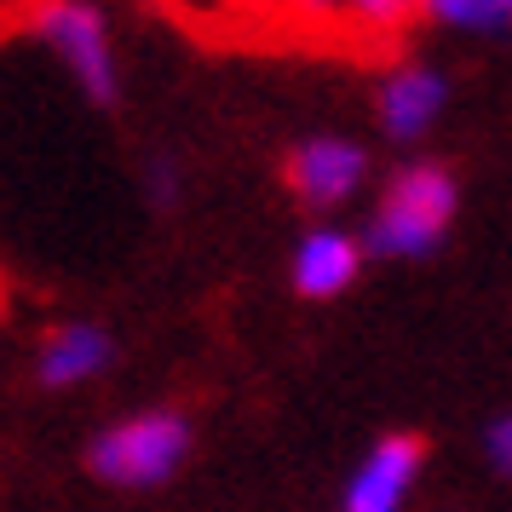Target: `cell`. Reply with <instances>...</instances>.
Here are the masks:
<instances>
[{
    "label": "cell",
    "instance_id": "9c48e42d",
    "mask_svg": "<svg viewBox=\"0 0 512 512\" xmlns=\"http://www.w3.org/2000/svg\"><path fill=\"white\" fill-rule=\"evenodd\" d=\"M420 12H426V18H438V24H449V29H478V35L512 24L495 0H420Z\"/></svg>",
    "mask_w": 512,
    "mask_h": 512
},
{
    "label": "cell",
    "instance_id": "52a82bcc",
    "mask_svg": "<svg viewBox=\"0 0 512 512\" xmlns=\"http://www.w3.org/2000/svg\"><path fill=\"white\" fill-rule=\"evenodd\" d=\"M363 271V242L351 231H305L300 248H294V294L305 300H334V294H346L351 282Z\"/></svg>",
    "mask_w": 512,
    "mask_h": 512
},
{
    "label": "cell",
    "instance_id": "30bf717a",
    "mask_svg": "<svg viewBox=\"0 0 512 512\" xmlns=\"http://www.w3.org/2000/svg\"><path fill=\"white\" fill-rule=\"evenodd\" d=\"M346 12H357L363 24H374V29H403L409 18L420 12V0H340Z\"/></svg>",
    "mask_w": 512,
    "mask_h": 512
},
{
    "label": "cell",
    "instance_id": "3957f363",
    "mask_svg": "<svg viewBox=\"0 0 512 512\" xmlns=\"http://www.w3.org/2000/svg\"><path fill=\"white\" fill-rule=\"evenodd\" d=\"M35 35L47 41L64 70L75 75V87L93 98L98 110H110L121 98V64H116V47H110V24L93 0H41L35 6Z\"/></svg>",
    "mask_w": 512,
    "mask_h": 512
},
{
    "label": "cell",
    "instance_id": "ba28073f",
    "mask_svg": "<svg viewBox=\"0 0 512 512\" xmlns=\"http://www.w3.org/2000/svg\"><path fill=\"white\" fill-rule=\"evenodd\" d=\"M110 357H116V340H110L98 323H64V328H52L47 340H41L35 374H41V386L58 392V386H81V380L104 374Z\"/></svg>",
    "mask_w": 512,
    "mask_h": 512
},
{
    "label": "cell",
    "instance_id": "4fadbf2b",
    "mask_svg": "<svg viewBox=\"0 0 512 512\" xmlns=\"http://www.w3.org/2000/svg\"><path fill=\"white\" fill-rule=\"evenodd\" d=\"M495 6H501V12H507V18H512V0H495Z\"/></svg>",
    "mask_w": 512,
    "mask_h": 512
},
{
    "label": "cell",
    "instance_id": "6da1fadb",
    "mask_svg": "<svg viewBox=\"0 0 512 512\" xmlns=\"http://www.w3.org/2000/svg\"><path fill=\"white\" fill-rule=\"evenodd\" d=\"M449 225H455V179H449V167L415 162L386 185V202L374 208L369 231H363V254L420 259L438 248Z\"/></svg>",
    "mask_w": 512,
    "mask_h": 512
},
{
    "label": "cell",
    "instance_id": "8992f818",
    "mask_svg": "<svg viewBox=\"0 0 512 512\" xmlns=\"http://www.w3.org/2000/svg\"><path fill=\"white\" fill-rule=\"evenodd\" d=\"M443 104H449V81L438 70H426V64H409V70L380 81V127L397 144L426 139V127L438 121Z\"/></svg>",
    "mask_w": 512,
    "mask_h": 512
},
{
    "label": "cell",
    "instance_id": "7c38bea8",
    "mask_svg": "<svg viewBox=\"0 0 512 512\" xmlns=\"http://www.w3.org/2000/svg\"><path fill=\"white\" fill-rule=\"evenodd\" d=\"M150 190H156V202H167V196H173V167H167V162H156V179H150Z\"/></svg>",
    "mask_w": 512,
    "mask_h": 512
},
{
    "label": "cell",
    "instance_id": "5b68a950",
    "mask_svg": "<svg viewBox=\"0 0 512 512\" xmlns=\"http://www.w3.org/2000/svg\"><path fill=\"white\" fill-rule=\"evenodd\" d=\"M282 179H288V190L305 208H340L351 190L369 179V150L351 139H305L288 156Z\"/></svg>",
    "mask_w": 512,
    "mask_h": 512
},
{
    "label": "cell",
    "instance_id": "8fae6325",
    "mask_svg": "<svg viewBox=\"0 0 512 512\" xmlns=\"http://www.w3.org/2000/svg\"><path fill=\"white\" fill-rule=\"evenodd\" d=\"M484 455L501 466V472H512V415H501V420L484 432Z\"/></svg>",
    "mask_w": 512,
    "mask_h": 512
},
{
    "label": "cell",
    "instance_id": "277c9868",
    "mask_svg": "<svg viewBox=\"0 0 512 512\" xmlns=\"http://www.w3.org/2000/svg\"><path fill=\"white\" fill-rule=\"evenodd\" d=\"M420 466H426V443L415 432H392L363 455V466L351 472L340 512H403L409 489H415Z\"/></svg>",
    "mask_w": 512,
    "mask_h": 512
},
{
    "label": "cell",
    "instance_id": "7a4b0ae2",
    "mask_svg": "<svg viewBox=\"0 0 512 512\" xmlns=\"http://www.w3.org/2000/svg\"><path fill=\"white\" fill-rule=\"evenodd\" d=\"M190 455V420L179 409H144V415L121 420L110 432L87 443V466L93 478L121 489H150L167 484Z\"/></svg>",
    "mask_w": 512,
    "mask_h": 512
}]
</instances>
